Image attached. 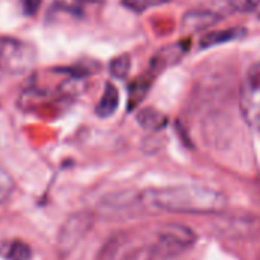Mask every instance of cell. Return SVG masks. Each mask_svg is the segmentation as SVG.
<instances>
[{"label": "cell", "instance_id": "6da1fadb", "mask_svg": "<svg viewBox=\"0 0 260 260\" xmlns=\"http://www.w3.org/2000/svg\"><path fill=\"white\" fill-rule=\"evenodd\" d=\"M140 203L151 210L174 213H212L225 206L222 193L201 186H175L151 189L142 193Z\"/></svg>", "mask_w": 260, "mask_h": 260}, {"label": "cell", "instance_id": "7a4b0ae2", "mask_svg": "<svg viewBox=\"0 0 260 260\" xmlns=\"http://www.w3.org/2000/svg\"><path fill=\"white\" fill-rule=\"evenodd\" d=\"M35 64V49L14 37H0V72L21 75Z\"/></svg>", "mask_w": 260, "mask_h": 260}, {"label": "cell", "instance_id": "3957f363", "mask_svg": "<svg viewBox=\"0 0 260 260\" xmlns=\"http://www.w3.org/2000/svg\"><path fill=\"white\" fill-rule=\"evenodd\" d=\"M239 107L245 122L260 134V62L251 67L241 84Z\"/></svg>", "mask_w": 260, "mask_h": 260}, {"label": "cell", "instance_id": "277c9868", "mask_svg": "<svg viewBox=\"0 0 260 260\" xmlns=\"http://www.w3.org/2000/svg\"><path fill=\"white\" fill-rule=\"evenodd\" d=\"M88 229V221L85 215H75L69 219L67 224H64L61 235H59V248L62 251L72 248Z\"/></svg>", "mask_w": 260, "mask_h": 260}, {"label": "cell", "instance_id": "5b68a950", "mask_svg": "<svg viewBox=\"0 0 260 260\" xmlns=\"http://www.w3.org/2000/svg\"><path fill=\"white\" fill-rule=\"evenodd\" d=\"M0 256L5 260H30L32 248L23 241H11L0 245Z\"/></svg>", "mask_w": 260, "mask_h": 260}, {"label": "cell", "instance_id": "8992f818", "mask_svg": "<svg viewBox=\"0 0 260 260\" xmlns=\"http://www.w3.org/2000/svg\"><path fill=\"white\" fill-rule=\"evenodd\" d=\"M117 105H119V91L113 84H107L104 94L96 107V113L101 117H110L117 110Z\"/></svg>", "mask_w": 260, "mask_h": 260}, {"label": "cell", "instance_id": "52a82bcc", "mask_svg": "<svg viewBox=\"0 0 260 260\" xmlns=\"http://www.w3.org/2000/svg\"><path fill=\"white\" fill-rule=\"evenodd\" d=\"M245 35V29H239V27H232V29H225V30H218V32H212L209 35H206L201 40V47L207 49V47H213L222 43H229L233 41L236 38H241Z\"/></svg>", "mask_w": 260, "mask_h": 260}, {"label": "cell", "instance_id": "ba28073f", "mask_svg": "<svg viewBox=\"0 0 260 260\" xmlns=\"http://www.w3.org/2000/svg\"><path fill=\"white\" fill-rule=\"evenodd\" d=\"M137 120L139 123L145 128V129H149V131H158L161 128L166 126V122H168V117L157 111V110H152V108H145L139 113L137 116Z\"/></svg>", "mask_w": 260, "mask_h": 260}, {"label": "cell", "instance_id": "9c48e42d", "mask_svg": "<svg viewBox=\"0 0 260 260\" xmlns=\"http://www.w3.org/2000/svg\"><path fill=\"white\" fill-rule=\"evenodd\" d=\"M151 82H152L151 72H148V75L142 76L140 79H136L131 84V88H129V108H134L137 104H140V101L143 99V96L149 90Z\"/></svg>", "mask_w": 260, "mask_h": 260}, {"label": "cell", "instance_id": "30bf717a", "mask_svg": "<svg viewBox=\"0 0 260 260\" xmlns=\"http://www.w3.org/2000/svg\"><path fill=\"white\" fill-rule=\"evenodd\" d=\"M129 67H131V59L128 55H120V56H116L111 62H110V72L114 78L117 79H123L128 72H129Z\"/></svg>", "mask_w": 260, "mask_h": 260}, {"label": "cell", "instance_id": "8fae6325", "mask_svg": "<svg viewBox=\"0 0 260 260\" xmlns=\"http://www.w3.org/2000/svg\"><path fill=\"white\" fill-rule=\"evenodd\" d=\"M14 192V180L11 174L0 165V204L6 203Z\"/></svg>", "mask_w": 260, "mask_h": 260}, {"label": "cell", "instance_id": "7c38bea8", "mask_svg": "<svg viewBox=\"0 0 260 260\" xmlns=\"http://www.w3.org/2000/svg\"><path fill=\"white\" fill-rule=\"evenodd\" d=\"M169 0H123V6H126L128 9L134 11V12H143L151 6H157L161 3H166Z\"/></svg>", "mask_w": 260, "mask_h": 260}, {"label": "cell", "instance_id": "4fadbf2b", "mask_svg": "<svg viewBox=\"0 0 260 260\" xmlns=\"http://www.w3.org/2000/svg\"><path fill=\"white\" fill-rule=\"evenodd\" d=\"M227 2L236 11H250L260 5V0H227Z\"/></svg>", "mask_w": 260, "mask_h": 260}, {"label": "cell", "instance_id": "5bb4252c", "mask_svg": "<svg viewBox=\"0 0 260 260\" xmlns=\"http://www.w3.org/2000/svg\"><path fill=\"white\" fill-rule=\"evenodd\" d=\"M40 5H41V0H21V6H23L24 12L29 15L35 14L38 11Z\"/></svg>", "mask_w": 260, "mask_h": 260}, {"label": "cell", "instance_id": "9a60e30c", "mask_svg": "<svg viewBox=\"0 0 260 260\" xmlns=\"http://www.w3.org/2000/svg\"><path fill=\"white\" fill-rule=\"evenodd\" d=\"M259 17H260V12H259Z\"/></svg>", "mask_w": 260, "mask_h": 260}]
</instances>
